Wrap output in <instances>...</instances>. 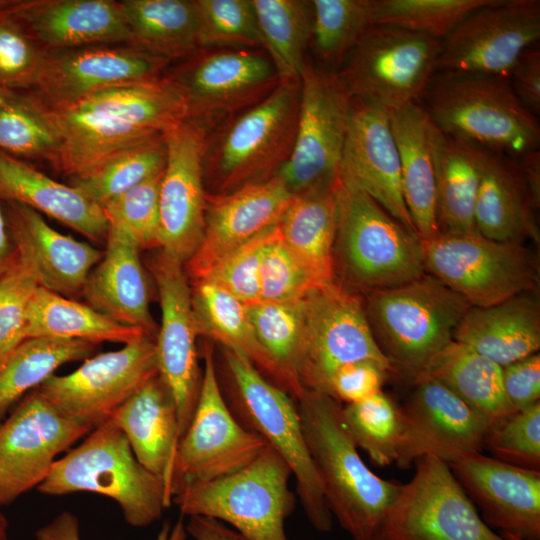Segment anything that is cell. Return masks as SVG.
I'll return each mask as SVG.
<instances>
[{"label": "cell", "mask_w": 540, "mask_h": 540, "mask_svg": "<svg viewBox=\"0 0 540 540\" xmlns=\"http://www.w3.org/2000/svg\"><path fill=\"white\" fill-rule=\"evenodd\" d=\"M540 37L538 0H491L466 15L442 40L437 71L508 77Z\"/></svg>", "instance_id": "18"}, {"label": "cell", "mask_w": 540, "mask_h": 540, "mask_svg": "<svg viewBox=\"0 0 540 540\" xmlns=\"http://www.w3.org/2000/svg\"><path fill=\"white\" fill-rule=\"evenodd\" d=\"M110 419L126 436L139 463L163 480L172 504L171 478L180 433L174 399L159 374L136 391Z\"/></svg>", "instance_id": "31"}, {"label": "cell", "mask_w": 540, "mask_h": 540, "mask_svg": "<svg viewBox=\"0 0 540 540\" xmlns=\"http://www.w3.org/2000/svg\"><path fill=\"white\" fill-rule=\"evenodd\" d=\"M48 108L61 136L53 166L72 179L89 175L118 151L163 136L187 119L182 96L164 74Z\"/></svg>", "instance_id": "1"}, {"label": "cell", "mask_w": 540, "mask_h": 540, "mask_svg": "<svg viewBox=\"0 0 540 540\" xmlns=\"http://www.w3.org/2000/svg\"><path fill=\"white\" fill-rule=\"evenodd\" d=\"M191 303L197 335L242 353L281 388L273 362L256 339L245 303L205 280L193 282Z\"/></svg>", "instance_id": "40"}, {"label": "cell", "mask_w": 540, "mask_h": 540, "mask_svg": "<svg viewBox=\"0 0 540 540\" xmlns=\"http://www.w3.org/2000/svg\"><path fill=\"white\" fill-rule=\"evenodd\" d=\"M369 293L390 289L425 274L422 242L377 202L339 186L334 266Z\"/></svg>", "instance_id": "8"}, {"label": "cell", "mask_w": 540, "mask_h": 540, "mask_svg": "<svg viewBox=\"0 0 540 540\" xmlns=\"http://www.w3.org/2000/svg\"><path fill=\"white\" fill-rule=\"evenodd\" d=\"M402 408L403 432L395 463L409 468L425 456L447 464L480 452L490 423L442 383L421 377Z\"/></svg>", "instance_id": "22"}, {"label": "cell", "mask_w": 540, "mask_h": 540, "mask_svg": "<svg viewBox=\"0 0 540 540\" xmlns=\"http://www.w3.org/2000/svg\"><path fill=\"white\" fill-rule=\"evenodd\" d=\"M129 45L168 61L199 49L194 0H123Z\"/></svg>", "instance_id": "39"}, {"label": "cell", "mask_w": 540, "mask_h": 540, "mask_svg": "<svg viewBox=\"0 0 540 540\" xmlns=\"http://www.w3.org/2000/svg\"><path fill=\"white\" fill-rule=\"evenodd\" d=\"M296 403L332 516L353 540H376L402 484L379 477L364 463L345 425L342 403L310 391Z\"/></svg>", "instance_id": "2"}, {"label": "cell", "mask_w": 540, "mask_h": 540, "mask_svg": "<svg viewBox=\"0 0 540 540\" xmlns=\"http://www.w3.org/2000/svg\"><path fill=\"white\" fill-rule=\"evenodd\" d=\"M0 505V540H8V521L3 512L1 511Z\"/></svg>", "instance_id": "62"}, {"label": "cell", "mask_w": 540, "mask_h": 540, "mask_svg": "<svg viewBox=\"0 0 540 540\" xmlns=\"http://www.w3.org/2000/svg\"><path fill=\"white\" fill-rule=\"evenodd\" d=\"M339 183L293 195L278 227L281 238L319 286L335 281Z\"/></svg>", "instance_id": "35"}, {"label": "cell", "mask_w": 540, "mask_h": 540, "mask_svg": "<svg viewBox=\"0 0 540 540\" xmlns=\"http://www.w3.org/2000/svg\"><path fill=\"white\" fill-rule=\"evenodd\" d=\"M292 197L277 175L229 193L206 194L203 237L184 264L188 279L201 280L230 252L277 224Z\"/></svg>", "instance_id": "25"}, {"label": "cell", "mask_w": 540, "mask_h": 540, "mask_svg": "<svg viewBox=\"0 0 540 540\" xmlns=\"http://www.w3.org/2000/svg\"><path fill=\"white\" fill-rule=\"evenodd\" d=\"M186 531L194 540H246L223 522L202 516H190Z\"/></svg>", "instance_id": "60"}, {"label": "cell", "mask_w": 540, "mask_h": 540, "mask_svg": "<svg viewBox=\"0 0 540 540\" xmlns=\"http://www.w3.org/2000/svg\"><path fill=\"white\" fill-rule=\"evenodd\" d=\"M391 130L397 146L405 204L421 240L439 234L433 133L435 124L420 104L391 112Z\"/></svg>", "instance_id": "34"}, {"label": "cell", "mask_w": 540, "mask_h": 540, "mask_svg": "<svg viewBox=\"0 0 540 540\" xmlns=\"http://www.w3.org/2000/svg\"><path fill=\"white\" fill-rule=\"evenodd\" d=\"M376 540H505L480 517L450 467L435 456L419 459Z\"/></svg>", "instance_id": "15"}, {"label": "cell", "mask_w": 540, "mask_h": 540, "mask_svg": "<svg viewBox=\"0 0 540 540\" xmlns=\"http://www.w3.org/2000/svg\"><path fill=\"white\" fill-rule=\"evenodd\" d=\"M291 476L286 461L268 446L241 470L188 486L172 503L183 515L228 523L246 540H289L285 520L296 501L289 488Z\"/></svg>", "instance_id": "9"}, {"label": "cell", "mask_w": 540, "mask_h": 540, "mask_svg": "<svg viewBox=\"0 0 540 540\" xmlns=\"http://www.w3.org/2000/svg\"><path fill=\"white\" fill-rule=\"evenodd\" d=\"M394 372L388 365L371 361H357L339 368L331 377L326 394L340 403L364 400L378 391Z\"/></svg>", "instance_id": "56"}, {"label": "cell", "mask_w": 540, "mask_h": 540, "mask_svg": "<svg viewBox=\"0 0 540 540\" xmlns=\"http://www.w3.org/2000/svg\"><path fill=\"white\" fill-rule=\"evenodd\" d=\"M422 99L430 119L449 136L514 158L539 150L538 121L520 103L508 77L440 71Z\"/></svg>", "instance_id": "3"}, {"label": "cell", "mask_w": 540, "mask_h": 540, "mask_svg": "<svg viewBox=\"0 0 540 540\" xmlns=\"http://www.w3.org/2000/svg\"><path fill=\"white\" fill-rule=\"evenodd\" d=\"M259 286L258 301L264 302L300 300L311 290L322 287L284 244L279 227L264 251Z\"/></svg>", "instance_id": "54"}, {"label": "cell", "mask_w": 540, "mask_h": 540, "mask_svg": "<svg viewBox=\"0 0 540 540\" xmlns=\"http://www.w3.org/2000/svg\"><path fill=\"white\" fill-rule=\"evenodd\" d=\"M9 10L0 15V87L30 90L48 51Z\"/></svg>", "instance_id": "53"}, {"label": "cell", "mask_w": 540, "mask_h": 540, "mask_svg": "<svg viewBox=\"0 0 540 540\" xmlns=\"http://www.w3.org/2000/svg\"><path fill=\"white\" fill-rule=\"evenodd\" d=\"M199 48L261 50L252 0H194Z\"/></svg>", "instance_id": "49"}, {"label": "cell", "mask_w": 540, "mask_h": 540, "mask_svg": "<svg viewBox=\"0 0 540 540\" xmlns=\"http://www.w3.org/2000/svg\"><path fill=\"white\" fill-rule=\"evenodd\" d=\"M97 344L81 340L29 338L0 366V417L26 392L36 389L62 365L93 356Z\"/></svg>", "instance_id": "44"}, {"label": "cell", "mask_w": 540, "mask_h": 540, "mask_svg": "<svg viewBox=\"0 0 540 540\" xmlns=\"http://www.w3.org/2000/svg\"><path fill=\"white\" fill-rule=\"evenodd\" d=\"M187 531L183 519L175 524L164 522L155 540H186ZM35 540H81L79 520L71 512L64 511L49 523L39 528Z\"/></svg>", "instance_id": "59"}, {"label": "cell", "mask_w": 540, "mask_h": 540, "mask_svg": "<svg viewBox=\"0 0 540 540\" xmlns=\"http://www.w3.org/2000/svg\"><path fill=\"white\" fill-rule=\"evenodd\" d=\"M442 40L387 25L368 27L335 72L353 99L387 114L419 104L437 72Z\"/></svg>", "instance_id": "10"}, {"label": "cell", "mask_w": 540, "mask_h": 540, "mask_svg": "<svg viewBox=\"0 0 540 540\" xmlns=\"http://www.w3.org/2000/svg\"><path fill=\"white\" fill-rule=\"evenodd\" d=\"M425 272L471 306L488 307L516 295L538 292L539 260L525 244L480 234H442L421 240Z\"/></svg>", "instance_id": "11"}, {"label": "cell", "mask_w": 540, "mask_h": 540, "mask_svg": "<svg viewBox=\"0 0 540 540\" xmlns=\"http://www.w3.org/2000/svg\"><path fill=\"white\" fill-rule=\"evenodd\" d=\"M256 339L273 362L281 388L295 401L304 392L298 377L305 334L304 298L246 304Z\"/></svg>", "instance_id": "41"}, {"label": "cell", "mask_w": 540, "mask_h": 540, "mask_svg": "<svg viewBox=\"0 0 540 540\" xmlns=\"http://www.w3.org/2000/svg\"><path fill=\"white\" fill-rule=\"evenodd\" d=\"M222 354L231 386L230 411L286 461L308 520L317 531H330L333 516L303 435L296 401L242 353L222 347Z\"/></svg>", "instance_id": "7"}, {"label": "cell", "mask_w": 540, "mask_h": 540, "mask_svg": "<svg viewBox=\"0 0 540 540\" xmlns=\"http://www.w3.org/2000/svg\"><path fill=\"white\" fill-rule=\"evenodd\" d=\"M37 489L49 496L84 491L109 497L133 527L151 525L171 505L163 480L139 463L126 436L111 419L93 428L81 444L57 459Z\"/></svg>", "instance_id": "6"}, {"label": "cell", "mask_w": 540, "mask_h": 540, "mask_svg": "<svg viewBox=\"0 0 540 540\" xmlns=\"http://www.w3.org/2000/svg\"><path fill=\"white\" fill-rule=\"evenodd\" d=\"M61 136L50 109L32 92L0 87V151L56 162Z\"/></svg>", "instance_id": "43"}, {"label": "cell", "mask_w": 540, "mask_h": 540, "mask_svg": "<svg viewBox=\"0 0 540 540\" xmlns=\"http://www.w3.org/2000/svg\"><path fill=\"white\" fill-rule=\"evenodd\" d=\"M345 425L358 448L374 464L384 467L396 461L403 432L402 408L383 390L342 406Z\"/></svg>", "instance_id": "46"}, {"label": "cell", "mask_w": 540, "mask_h": 540, "mask_svg": "<svg viewBox=\"0 0 540 540\" xmlns=\"http://www.w3.org/2000/svg\"><path fill=\"white\" fill-rule=\"evenodd\" d=\"M433 145L439 233L479 234L474 212L487 150L449 136L436 125Z\"/></svg>", "instance_id": "36"}, {"label": "cell", "mask_w": 540, "mask_h": 540, "mask_svg": "<svg viewBox=\"0 0 540 540\" xmlns=\"http://www.w3.org/2000/svg\"><path fill=\"white\" fill-rule=\"evenodd\" d=\"M338 183L346 191L368 195L418 235L403 196L400 158L389 115L358 99L352 101Z\"/></svg>", "instance_id": "24"}, {"label": "cell", "mask_w": 540, "mask_h": 540, "mask_svg": "<svg viewBox=\"0 0 540 540\" xmlns=\"http://www.w3.org/2000/svg\"><path fill=\"white\" fill-rule=\"evenodd\" d=\"M0 200L28 206L95 242L106 241L108 223L99 205L75 187L57 182L22 159L2 151Z\"/></svg>", "instance_id": "33"}, {"label": "cell", "mask_w": 540, "mask_h": 540, "mask_svg": "<svg viewBox=\"0 0 540 540\" xmlns=\"http://www.w3.org/2000/svg\"><path fill=\"white\" fill-rule=\"evenodd\" d=\"M15 255V249L8 232L5 212L0 205V276L11 265Z\"/></svg>", "instance_id": "61"}, {"label": "cell", "mask_w": 540, "mask_h": 540, "mask_svg": "<svg viewBox=\"0 0 540 540\" xmlns=\"http://www.w3.org/2000/svg\"><path fill=\"white\" fill-rule=\"evenodd\" d=\"M15 2V0H0V15L8 11Z\"/></svg>", "instance_id": "63"}, {"label": "cell", "mask_w": 540, "mask_h": 540, "mask_svg": "<svg viewBox=\"0 0 540 540\" xmlns=\"http://www.w3.org/2000/svg\"><path fill=\"white\" fill-rule=\"evenodd\" d=\"M421 377L448 387L491 426L513 412L504 394L502 367L454 340L432 358Z\"/></svg>", "instance_id": "38"}, {"label": "cell", "mask_w": 540, "mask_h": 540, "mask_svg": "<svg viewBox=\"0 0 540 540\" xmlns=\"http://www.w3.org/2000/svg\"><path fill=\"white\" fill-rule=\"evenodd\" d=\"M163 171L102 206L109 226L129 234L141 249L160 248L159 192Z\"/></svg>", "instance_id": "50"}, {"label": "cell", "mask_w": 540, "mask_h": 540, "mask_svg": "<svg viewBox=\"0 0 540 540\" xmlns=\"http://www.w3.org/2000/svg\"><path fill=\"white\" fill-rule=\"evenodd\" d=\"M169 63L129 44L48 51L30 92L47 107L59 106L100 89L157 79Z\"/></svg>", "instance_id": "23"}, {"label": "cell", "mask_w": 540, "mask_h": 540, "mask_svg": "<svg viewBox=\"0 0 540 540\" xmlns=\"http://www.w3.org/2000/svg\"><path fill=\"white\" fill-rule=\"evenodd\" d=\"M277 233L278 223L263 230L248 242L230 252L201 280L222 288L245 304L258 301L260 294V266L263 254L267 245Z\"/></svg>", "instance_id": "52"}, {"label": "cell", "mask_w": 540, "mask_h": 540, "mask_svg": "<svg viewBox=\"0 0 540 540\" xmlns=\"http://www.w3.org/2000/svg\"><path fill=\"white\" fill-rule=\"evenodd\" d=\"M304 314L298 369L304 391L326 394L333 374L353 362L371 360L390 366L374 339L364 301L356 293L337 282L315 288L304 297Z\"/></svg>", "instance_id": "16"}, {"label": "cell", "mask_w": 540, "mask_h": 540, "mask_svg": "<svg viewBox=\"0 0 540 540\" xmlns=\"http://www.w3.org/2000/svg\"><path fill=\"white\" fill-rule=\"evenodd\" d=\"M105 244L82 294L98 312L122 325L139 328L155 339L158 328L150 311L141 248L129 234L109 225Z\"/></svg>", "instance_id": "29"}, {"label": "cell", "mask_w": 540, "mask_h": 540, "mask_svg": "<svg viewBox=\"0 0 540 540\" xmlns=\"http://www.w3.org/2000/svg\"><path fill=\"white\" fill-rule=\"evenodd\" d=\"M157 374L155 339L145 335L69 374H53L35 390L66 418L95 428Z\"/></svg>", "instance_id": "17"}, {"label": "cell", "mask_w": 540, "mask_h": 540, "mask_svg": "<svg viewBox=\"0 0 540 540\" xmlns=\"http://www.w3.org/2000/svg\"><path fill=\"white\" fill-rule=\"evenodd\" d=\"M539 204L517 158L487 151L474 212L477 232L499 242L539 243Z\"/></svg>", "instance_id": "30"}, {"label": "cell", "mask_w": 540, "mask_h": 540, "mask_svg": "<svg viewBox=\"0 0 540 540\" xmlns=\"http://www.w3.org/2000/svg\"><path fill=\"white\" fill-rule=\"evenodd\" d=\"M484 446L499 461L540 471V402L493 424Z\"/></svg>", "instance_id": "51"}, {"label": "cell", "mask_w": 540, "mask_h": 540, "mask_svg": "<svg viewBox=\"0 0 540 540\" xmlns=\"http://www.w3.org/2000/svg\"><path fill=\"white\" fill-rule=\"evenodd\" d=\"M311 45L321 67L337 72L370 27L367 0H312Z\"/></svg>", "instance_id": "47"}, {"label": "cell", "mask_w": 540, "mask_h": 540, "mask_svg": "<svg viewBox=\"0 0 540 540\" xmlns=\"http://www.w3.org/2000/svg\"><path fill=\"white\" fill-rule=\"evenodd\" d=\"M38 287L33 272L16 254L0 276V366L24 340L27 308Z\"/></svg>", "instance_id": "55"}, {"label": "cell", "mask_w": 540, "mask_h": 540, "mask_svg": "<svg viewBox=\"0 0 540 540\" xmlns=\"http://www.w3.org/2000/svg\"><path fill=\"white\" fill-rule=\"evenodd\" d=\"M262 46L280 80H299L311 43L309 0H252Z\"/></svg>", "instance_id": "42"}, {"label": "cell", "mask_w": 540, "mask_h": 540, "mask_svg": "<svg viewBox=\"0 0 540 540\" xmlns=\"http://www.w3.org/2000/svg\"><path fill=\"white\" fill-rule=\"evenodd\" d=\"M501 535L505 538V540H525L509 533H501Z\"/></svg>", "instance_id": "64"}, {"label": "cell", "mask_w": 540, "mask_h": 540, "mask_svg": "<svg viewBox=\"0 0 540 540\" xmlns=\"http://www.w3.org/2000/svg\"><path fill=\"white\" fill-rule=\"evenodd\" d=\"M6 204L4 212L15 252L39 286L68 298L82 293L103 251L56 231L28 206Z\"/></svg>", "instance_id": "27"}, {"label": "cell", "mask_w": 540, "mask_h": 540, "mask_svg": "<svg viewBox=\"0 0 540 540\" xmlns=\"http://www.w3.org/2000/svg\"><path fill=\"white\" fill-rule=\"evenodd\" d=\"M150 268L161 307L155 337L158 374L174 399L181 439L194 415L203 377L197 360L191 287L184 264L162 250Z\"/></svg>", "instance_id": "20"}, {"label": "cell", "mask_w": 540, "mask_h": 540, "mask_svg": "<svg viewBox=\"0 0 540 540\" xmlns=\"http://www.w3.org/2000/svg\"><path fill=\"white\" fill-rule=\"evenodd\" d=\"M484 522L525 540L540 539V471L504 463L480 452L448 464Z\"/></svg>", "instance_id": "26"}, {"label": "cell", "mask_w": 540, "mask_h": 540, "mask_svg": "<svg viewBox=\"0 0 540 540\" xmlns=\"http://www.w3.org/2000/svg\"><path fill=\"white\" fill-rule=\"evenodd\" d=\"M147 335L122 325L89 305L38 287L27 308L23 337L72 339L98 344L130 343ZM149 336V335H148Z\"/></svg>", "instance_id": "37"}, {"label": "cell", "mask_w": 540, "mask_h": 540, "mask_svg": "<svg viewBox=\"0 0 540 540\" xmlns=\"http://www.w3.org/2000/svg\"><path fill=\"white\" fill-rule=\"evenodd\" d=\"M164 75L182 96L187 118L209 130L261 102L281 81L256 49L199 48Z\"/></svg>", "instance_id": "13"}, {"label": "cell", "mask_w": 540, "mask_h": 540, "mask_svg": "<svg viewBox=\"0 0 540 540\" xmlns=\"http://www.w3.org/2000/svg\"><path fill=\"white\" fill-rule=\"evenodd\" d=\"M166 156L164 135L146 140L113 154L89 175L73 178L71 186L102 208L109 200L162 172Z\"/></svg>", "instance_id": "45"}, {"label": "cell", "mask_w": 540, "mask_h": 540, "mask_svg": "<svg viewBox=\"0 0 540 540\" xmlns=\"http://www.w3.org/2000/svg\"><path fill=\"white\" fill-rule=\"evenodd\" d=\"M512 90L523 107L535 117L540 113V51L527 49L515 64L510 76Z\"/></svg>", "instance_id": "58"}, {"label": "cell", "mask_w": 540, "mask_h": 540, "mask_svg": "<svg viewBox=\"0 0 540 540\" xmlns=\"http://www.w3.org/2000/svg\"><path fill=\"white\" fill-rule=\"evenodd\" d=\"M9 13L46 51L130 42L119 1L16 0Z\"/></svg>", "instance_id": "28"}, {"label": "cell", "mask_w": 540, "mask_h": 540, "mask_svg": "<svg viewBox=\"0 0 540 540\" xmlns=\"http://www.w3.org/2000/svg\"><path fill=\"white\" fill-rule=\"evenodd\" d=\"M300 85L294 147L276 174L292 195L338 182L353 101L335 72L308 59Z\"/></svg>", "instance_id": "14"}, {"label": "cell", "mask_w": 540, "mask_h": 540, "mask_svg": "<svg viewBox=\"0 0 540 540\" xmlns=\"http://www.w3.org/2000/svg\"><path fill=\"white\" fill-rule=\"evenodd\" d=\"M92 429L66 418L32 390L0 424V505L38 487L56 457Z\"/></svg>", "instance_id": "19"}, {"label": "cell", "mask_w": 540, "mask_h": 540, "mask_svg": "<svg viewBox=\"0 0 540 540\" xmlns=\"http://www.w3.org/2000/svg\"><path fill=\"white\" fill-rule=\"evenodd\" d=\"M300 94V79L281 80L261 102L211 128L202 160L204 181L225 194L276 175L294 147Z\"/></svg>", "instance_id": "5"}, {"label": "cell", "mask_w": 540, "mask_h": 540, "mask_svg": "<svg viewBox=\"0 0 540 540\" xmlns=\"http://www.w3.org/2000/svg\"><path fill=\"white\" fill-rule=\"evenodd\" d=\"M536 293H522L488 307L471 306L453 340L501 367L538 353L540 304Z\"/></svg>", "instance_id": "32"}, {"label": "cell", "mask_w": 540, "mask_h": 540, "mask_svg": "<svg viewBox=\"0 0 540 540\" xmlns=\"http://www.w3.org/2000/svg\"><path fill=\"white\" fill-rule=\"evenodd\" d=\"M209 128L185 119L164 134L167 156L159 192L160 250L185 264L201 243L206 193L202 160Z\"/></svg>", "instance_id": "21"}, {"label": "cell", "mask_w": 540, "mask_h": 540, "mask_svg": "<svg viewBox=\"0 0 540 540\" xmlns=\"http://www.w3.org/2000/svg\"><path fill=\"white\" fill-rule=\"evenodd\" d=\"M269 445L230 411L218 379L214 352L204 349V371L192 420L180 439L173 464L171 497L184 488L233 474Z\"/></svg>", "instance_id": "12"}, {"label": "cell", "mask_w": 540, "mask_h": 540, "mask_svg": "<svg viewBox=\"0 0 540 540\" xmlns=\"http://www.w3.org/2000/svg\"><path fill=\"white\" fill-rule=\"evenodd\" d=\"M365 312L394 375L413 384L451 341L471 305L425 273L403 285L369 292Z\"/></svg>", "instance_id": "4"}, {"label": "cell", "mask_w": 540, "mask_h": 540, "mask_svg": "<svg viewBox=\"0 0 540 540\" xmlns=\"http://www.w3.org/2000/svg\"><path fill=\"white\" fill-rule=\"evenodd\" d=\"M502 383L513 412L540 402L539 352L502 367Z\"/></svg>", "instance_id": "57"}, {"label": "cell", "mask_w": 540, "mask_h": 540, "mask_svg": "<svg viewBox=\"0 0 540 540\" xmlns=\"http://www.w3.org/2000/svg\"><path fill=\"white\" fill-rule=\"evenodd\" d=\"M491 0H367L370 26L387 25L443 40L471 11Z\"/></svg>", "instance_id": "48"}]
</instances>
